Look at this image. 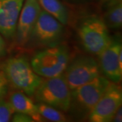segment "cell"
<instances>
[{"mask_svg": "<svg viewBox=\"0 0 122 122\" xmlns=\"http://www.w3.org/2000/svg\"><path fill=\"white\" fill-rule=\"evenodd\" d=\"M110 81L105 77L98 76L92 81L71 90L69 109L75 117H88L94 106L104 94Z\"/></svg>", "mask_w": 122, "mask_h": 122, "instance_id": "6da1fadb", "label": "cell"}, {"mask_svg": "<svg viewBox=\"0 0 122 122\" xmlns=\"http://www.w3.org/2000/svg\"><path fill=\"white\" fill-rule=\"evenodd\" d=\"M3 72L9 84L30 96L34 95L43 80L25 57L10 58L3 66Z\"/></svg>", "mask_w": 122, "mask_h": 122, "instance_id": "7a4b0ae2", "label": "cell"}, {"mask_svg": "<svg viewBox=\"0 0 122 122\" xmlns=\"http://www.w3.org/2000/svg\"><path fill=\"white\" fill-rule=\"evenodd\" d=\"M69 61L68 48L58 44L38 52L32 58L30 66L38 75L49 78L64 73Z\"/></svg>", "mask_w": 122, "mask_h": 122, "instance_id": "3957f363", "label": "cell"}, {"mask_svg": "<svg viewBox=\"0 0 122 122\" xmlns=\"http://www.w3.org/2000/svg\"><path fill=\"white\" fill-rule=\"evenodd\" d=\"M78 35L84 49L95 56H99L111 40L103 20L94 15L86 17L80 22Z\"/></svg>", "mask_w": 122, "mask_h": 122, "instance_id": "277c9868", "label": "cell"}, {"mask_svg": "<svg viewBox=\"0 0 122 122\" xmlns=\"http://www.w3.org/2000/svg\"><path fill=\"white\" fill-rule=\"evenodd\" d=\"M34 95L37 102L51 106L64 112L69 109L71 90L63 73L43 79Z\"/></svg>", "mask_w": 122, "mask_h": 122, "instance_id": "5b68a950", "label": "cell"}, {"mask_svg": "<svg viewBox=\"0 0 122 122\" xmlns=\"http://www.w3.org/2000/svg\"><path fill=\"white\" fill-rule=\"evenodd\" d=\"M63 35V25L41 10L26 45L30 48H50L60 44Z\"/></svg>", "mask_w": 122, "mask_h": 122, "instance_id": "8992f818", "label": "cell"}, {"mask_svg": "<svg viewBox=\"0 0 122 122\" xmlns=\"http://www.w3.org/2000/svg\"><path fill=\"white\" fill-rule=\"evenodd\" d=\"M64 77L71 90L92 81L100 75L98 62L90 56H80L69 63Z\"/></svg>", "mask_w": 122, "mask_h": 122, "instance_id": "52a82bcc", "label": "cell"}, {"mask_svg": "<svg viewBox=\"0 0 122 122\" xmlns=\"http://www.w3.org/2000/svg\"><path fill=\"white\" fill-rule=\"evenodd\" d=\"M122 103V88L117 83L110 82L104 94L89 114V120L92 122H111Z\"/></svg>", "mask_w": 122, "mask_h": 122, "instance_id": "ba28073f", "label": "cell"}, {"mask_svg": "<svg viewBox=\"0 0 122 122\" xmlns=\"http://www.w3.org/2000/svg\"><path fill=\"white\" fill-rule=\"evenodd\" d=\"M98 56L100 72L109 81L120 82L122 78V44L119 37L111 38L108 46Z\"/></svg>", "mask_w": 122, "mask_h": 122, "instance_id": "9c48e42d", "label": "cell"}, {"mask_svg": "<svg viewBox=\"0 0 122 122\" xmlns=\"http://www.w3.org/2000/svg\"><path fill=\"white\" fill-rule=\"evenodd\" d=\"M41 10L38 0H25L18 18L14 37L18 46H26Z\"/></svg>", "mask_w": 122, "mask_h": 122, "instance_id": "30bf717a", "label": "cell"}, {"mask_svg": "<svg viewBox=\"0 0 122 122\" xmlns=\"http://www.w3.org/2000/svg\"><path fill=\"white\" fill-rule=\"evenodd\" d=\"M25 0H0V34L6 39L14 37L17 21Z\"/></svg>", "mask_w": 122, "mask_h": 122, "instance_id": "8fae6325", "label": "cell"}, {"mask_svg": "<svg viewBox=\"0 0 122 122\" xmlns=\"http://www.w3.org/2000/svg\"><path fill=\"white\" fill-rule=\"evenodd\" d=\"M9 102L13 108L14 113H21L29 115L34 122H42V117L38 112L37 105L22 92L15 91L10 94Z\"/></svg>", "mask_w": 122, "mask_h": 122, "instance_id": "7c38bea8", "label": "cell"}, {"mask_svg": "<svg viewBox=\"0 0 122 122\" xmlns=\"http://www.w3.org/2000/svg\"><path fill=\"white\" fill-rule=\"evenodd\" d=\"M108 28L119 29L122 25V5L121 1L114 0L109 3L105 10L102 19Z\"/></svg>", "mask_w": 122, "mask_h": 122, "instance_id": "4fadbf2b", "label": "cell"}, {"mask_svg": "<svg viewBox=\"0 0 122 122\" xmlns=\"http://www.w3.org/2000/svg\"><path fill=\"white\" fill-rule=\"evenodd\" d=\"M40 6L49 14L65 25L69 21V13L59 0H38Z\"/></svg>", "mask_w": 122, "mask_h": 122, "instance_id": "5bb4252c", "label": "cell"}, {"mask_svg": "<svg viewBox=\"0 0 122 122\" xmlns=\"http://www.w3.org/2000/svg\"><path fill=\"white\" fill-rule=\"evenodd\" d=\"M37 107L39 113L44 119L55 122H64L67 121V117L65 115V114L58 109L39 102H37Z\"/></svg>", "mask_w": 122, "mask_h": 122, "instance_id": "9a60e30c", "label": "cell"}, {"mask_svg": "<svg viewBox=\"0 0 122 122\" xmlns=\"http://www.w3.org/2000/svg\"><path fill=\"white\" fill-rule=\"evenodd\" d=\"M14 113V111L9 100L0 98V122H10Z\"/></svg>", "mask_w": 122, "mask_h": 122, "instance_id": "2e32d148", "label": "cell"}, {"mask_svg": "<svg viewBox=\"0 0 122 122\" xmlns=\"http://www.w3.org/2000/svg\"><path fill=\"white\" fill-rule=\"evenodd\" d=\"M9 83L3 71H0V98H4L8 90Z\"/></svg>", "mask_w": 122, "mask_h": 122, "instance_id": "e0dca14e", "label": "cell"}, {"mask_svg": "<svg viewBox=\"0 0 122 122\" xmlns=\"http://www.w3.org/2000/svg\"><path fill=\"white\" fill-rule=\"evenodd\" d=\"M12 122H32L34 120L29 115L21 113H16L12 117Z\"/></svg>", "mask_w": 122, "mask_h": 122, "instance_id": "ac0fdd59", "label": "cell"}, {"mask_svg": "<svg viewBox=\"0 0 122 122\" xmlns=\"http://www.w3.org/2000/svg\"><path fill=\"white\" fill-rule=\"evenodd\" d=\"M6 53V44L2 35L0 34V57L4 56Z\"/></svg>", "mask_w": 122, "mask_h": 122, "instance_id": "d6986e66", "label": "cell"}, {"mask_svg": "<svg viewBox=\"0 0 122 122\" xmlns=\"http://www.w3.org/2000/svg\"><path fill=\"white\" fill-rule=\"evenodd\" d=\"M122 107H119L116 113L114 115L112 121L115 122H121L122 121Z\"/></svg>", "mask_w": 122, "mask_h": 122, "instance_id": "ffe728a7", "label": "cell"}]
</instances>
